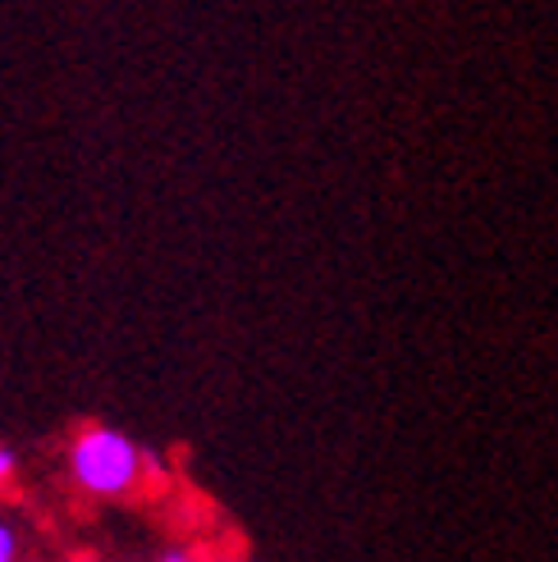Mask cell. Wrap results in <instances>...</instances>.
I'll list each match as a JSON object with an SVG mask.
<instances>
[{
	"label": "cell",
	"mask_w": 558,
	"mask_h": 562,
	"mask_svg": "<svg viewBox=\"0 0 558 562\" xmlns=\"http://www.w3.org/2000/svg\"><path fill=\"white\" fill-rule=\"evenodd\" d=\"M160 562H198V558H188V553H170V558H160Z\"/></svg>",
	"instance_id": "obj_4"
},
{
	"label": "cell",
	"mask_w": 558,
	"mask_h": 562,
	"mask_svg": "<svg viewBox=\"0 0 558 562\" xmlns=\"http://www.w3.org/2000/svg\"><path fill=\"white\" fill-rule=\"evenodd\" d=\"M74 475L88 494L124 498L137 485V475H143V453L120 430H105V426L82 430L74 439Z\"/></svg>",
	"instance_id": "obj_1"
},
{
	"label": "cell",
	"mask_w": 558,
	"mask_h": 562,
	"mask_svg": "<svg viewBox=\"0 0 558 562\" xmlns=\"http://www.w3.org/2000/svg\"><path fill=\"white\" fill-rule=\"evenodd\" d=\"M5 475H10V453L0 448V481H5Z\"/></svg>",
	"instance_id": "obj_3"
},
{
	"label": "cell",
	"mask_w": 558,
	"mask_h": 562,
	"mask_svg": "<svg viewBox=\"0 0 558 562\" xmlns=\"http://www.w3.org/2000/svg\"><path fill=\"white\" fill-rule=\"evenodd\" d=\"M0 562H14V530L0 521Z\"/></svg>",
	"instance_id": "obj_2"
}]
</instances>
